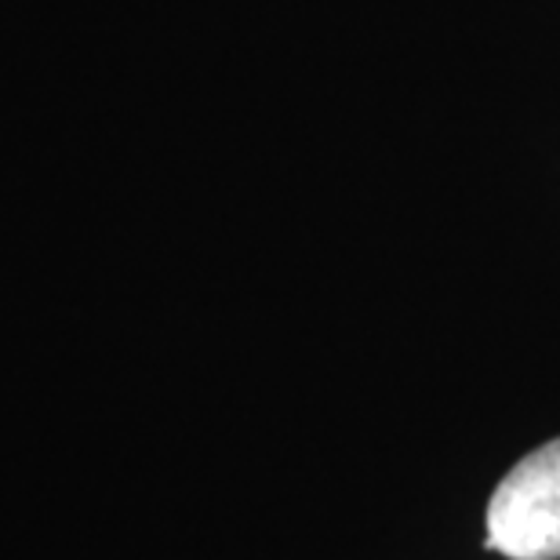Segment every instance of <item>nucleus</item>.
Returning a JSON list of instances; mask_svg holds the SVG:
<instances>
[{
	"label": "nucleus",
	"mask_w": 560,
	"mask_h": 560,
	"mask_svg": "<svg viewBox=\"0 0 560 560\" xmlns=\"http://www.w3.org/2000/svg\"><path fill=\"white\" fill-rule=\"evenodd\" d=\"M485 550L510 560L560 557V436L502 477L488 502Z\"/></svg>",
	"instance_id": "obj_1"
}]
</instances>
